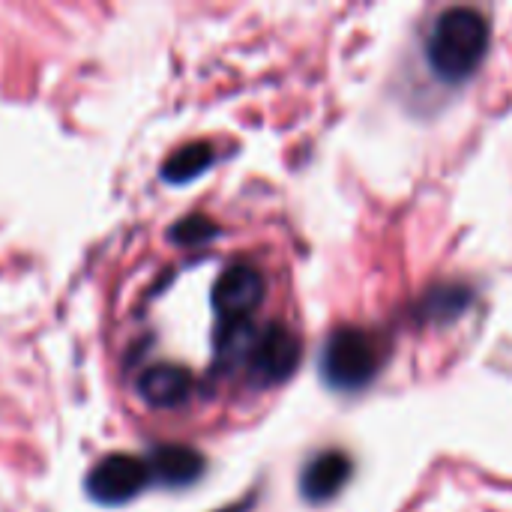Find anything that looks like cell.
Wrapping results in <instances>:
<instances>
[{
  "label": "cell",
  "instance_id": "6da1fadb",
  "mask_svg": "<svg viewBox=\"0 0 512 512\" xmlns=\"http://www.w3.org/2000/svg\"><path fill=\"white\" fill-rule=\"evenodd\" d=\"M489 51V21L483 12L471 6L444 9L426 39L429 66L444 81H465L471 78Z\"/></svg>",
  "mask_w": 512,
  "mask_h": 512
},
{
  "label": "cell",
  "instance_id": "7a4b0ae2",
  "mask_svg": "<svg viewBox=\"0 0 512 512\" xmlns=\"http://www.w3.org/2000/svg\"><path fill=\"white\" fill-rule=\"evenodd\" d=\"M384 363V351L378 345V339L360 327H342L336 330L324 351H321V375L333 390H363L366 384H372V378L378 375Z\"/></svg>",
  "mask_w": 512,
  "mask_h": 512
},
{
  "label": "cell",
  "instance_id": "3957f363",
  "mask_svg": "<svg viewBox=\"0 0 512 512\" xmlns=\"http://www.w3.org/2000/svg\"><path fill=\"white\" fill-rule=\"evenodd\" d=\"M156 483V471L150 462V453H111L99 459L84 480L87 498H93L102 507H123L135 501L141 492H147Z\"/></svg>",
  "mask_w": 512,
  "mask_h": 512
},
{
  "label": "cell",
  "instance_id": "277c9868",
  "mask_svg": "<svg viewBox=\"0 0 512 512\" xmlns=\"http://www.w3.org/2000/svg\"><path fill=\"white\" fill-rule=\"evenodd\" d=\"M300 363V342L294 333H288L285 327L273 324L267 330H261L255 336V345L246 357L249 366V378L258 387L267 384H282L285 378H291V372Z\"/></svg>",
  "mask_w": 512,
  "mask_h": 512
},
{
  "label": "cell",
  "instance_id": "5b68a950",
  "mask_svg": "<svg viewBox=\"0 0 512 512\" xmlns=\"http://www.w3.org/2000/svg\"><path fill=\"white\" fill-rule=\"evenodd\" d=\"M264 300V276L252 264L228 267L213 285V309L222 324L249 321V315Z\"/></svg>",
  "mask_w": 512,
  "mask_h": 512
},
{
  "label": "cell",
  "instance_id": "8992f818",
  "mask_svg": "<svg viewBox=\"0 0 512 512\" xmlns=\"http://www.w3.org/2000/svg\"><path fill=\"white\" fill-rule=\"evenodd\" d=\"M348 477H351V459L345 453H339V450L318 453L312 462H306V468L300 474V492L306 501L324 504L342 492Z\"/></svg>",
  "mask_w": 512,
  "mask_h": 512
},
{
  "label": "cell",
  "instance_id": "52a82bcc",
  "mask_svg": "<svg viewBox=\"0 0 512 512\" xmlns=\"http://www.w3.org/2000/svg\"><path fill=\"white\" fill-rule=\"evenodd\" d=\"M192 393V375L174 363H156L141 372L138 396L153 408H180Z\"/></svg>",
  "mask_w": 512,
  "mask_h": 512
},
{
  "label": "cell",
  "instance_id": "ba28073f",
  "mask_svg": "<svg viewBox=\"0 0 512 512\" xmlns=\"http://www.w3.org/2000/svg\"><path fill=\"white\" fill-rule=\"evenodd\" d=\"M150 462L156 471V483L168 489H183L192 486L204 474V459L198 450L183 447V444H165L150 450Z\"/></svg>",
  "mask_w": 512,
  "mask_h": 512
},
{
  "label": "cell",
  "instance_id": "9c48e42d",
  "mask_svg": "<svg viewBox=\"0 0 512 512\" xmlns=\"http://www.w3.org/2000/svg\"><path fill=\"white\" fill-rule=\"evenodd\" d=\"M213 159H216V153H213L210 144H204V141L186 144V147L174 150V153L165 159L162 177H165L168 183H177V186H180V183H189V180L201 177V174L213 165Z\"/></svg>",
  "mask_w": 512,
  "mask_h": 512
},
{
  "label": "cell",
  "instance_id": "30bf717a",
  "mask_svg": "<svg viewBox=\"0 0 512 512\" xmlns=\"http://www.w3.org/2000/svg\"><path fill=\"white\" fill-rule=\"evenodd\" d=\"M171 234H174L177 243H204L207 237L216 234V228H213V222H207V219H201V216H189V219H183L180 225H174Z\"/></svg>",
  "mask_w": 512,
  "mask_h": 512
},
{
  "label": "cell",
  "instance_id": "8fae6325",
  "mask_svg": "<svg viewBox=\"0 0 512 512\" xmlns=\"http://www.w3.org/2000/svg\"><path fill=\"white\" fill-rule=\"evenodd\" d=\"M246 507H231V510H222V512H243Z\"/></svg>",
  "mask_w": 512,
  "mask_h": 512
}]
</instances>
